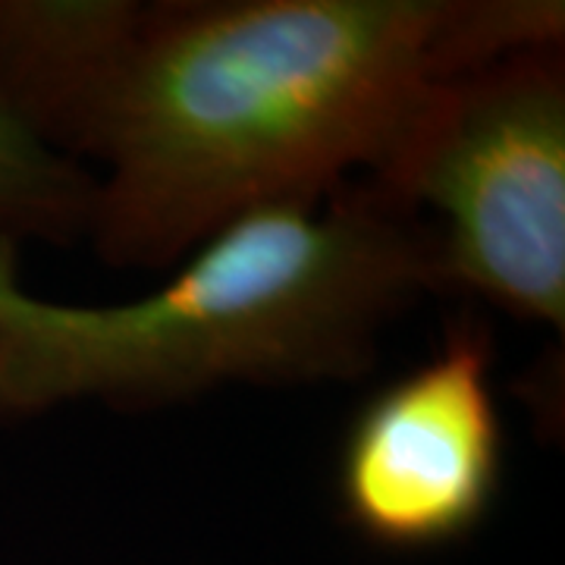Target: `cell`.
<instances>
[{"label": "cell", "mask_w": 565, "mask_h": 565, "mask_svg": "<svg viewBox=\"0 0 565 565\" xmlns=\"http://www.w3.org/2000/svg\"><path fill=\"white\" fill-rule=\"evenodd\" d=\"M371 182L434 214L444 289L563 333V41L512 47L446 82Z\"/></svg>", "instance_id": "obj_3"}, {"label": "cell", "mask_w": 565, "mask_h": 565, "mask_svg": "<svg viewBox=\"0 0 565 565\" xmlns=\"http://www.w3.org/2000/svg\"><path fill=\"white\" fill-rule=\"evenodd\" d=\"M189 255L148 296L66 305L25 292L17 245L0 243V418L355 381L386 323L444 289L430 223L371 180L264 204Z\"/></svg>", "instance_id": "obj_2"}, {"label": "cell", "mask_w": 565, "mask_h": 565, "mask_svg": "<svg viewBox=\"0 0 565 565\" xmlns=\"http://www.w3.org/2000/svg\"><path fill=\"white\" fill-rule=\"evenodd\" d=\"M563 35L559 0H0V98L102 163L104 262L158 270L264 204L374 180L446 82Z\"/></svg>", "instance_id": "obj_1"}, {"label": "cell", "mask_w": 565, "mask_h": 565, "mask_svg": "<svg viewBox=\"0 0 565 565\" xmlns=\"http://www.w3.org/2000/svg\"><path fill=\"white\" fill-rule=\"evenodd\" d=\"M503 478L490 333L456 323L444 345L359 412L340 456L345 519L374 544L427 550L484 522Z\"/></svg>", "instance_id": "obj_4"}, {"label": "cell", "mask_w": 565, "mask_h": 565, "mask_svg": "<svg viewBox=\"0 0 565 565\" xmlns=\"http://www.w3.org/2000/svg\"><path fill=\"white\" fill-rule=\"evenodd\" d=\"M95 189L85 163L51 148L0 98V243L88 239Z\"/></svg>", "instance_id": "obj_5"}]
</instances>
